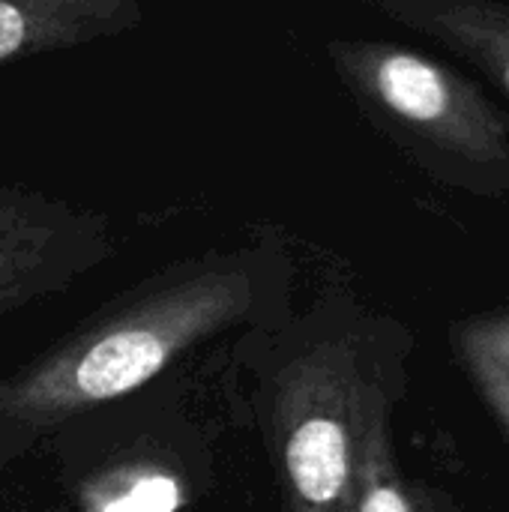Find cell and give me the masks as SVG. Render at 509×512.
<instances>
[{
  "label": "cell",
  "mask_w": 509,
  "mask_h": 512,
  "mask_svg": "<svg viewBox=\"0 0 509 512\" xmlns=\"http://www.w3.org/2000/svg\"><path fill=\"white\" fill-rule=\"evenodd\" d=\"M258 279L243 258L195 261L162 285L96 315L54 351L0 381L3 444H30L57 423L153 381L186 348L255 309Z\"/></svg>",
  "instance_id": "cell-1"
},
{
  "label": "cell",
  "mask_w": 509,
  "mask_h": 512,
  "mask_svg": "<svg viewBox=\"0 0 509 512\" xmlns=\"http://www.w3.org/2000/svg\"><path fill=\"white\" fill-rule=\"evenodd\" d=\"M354 90L438 162L509 186V132L501 111L462 75L426 54L384 42H333Z\"/></svg>",
  "instance_id": "cell-2"
},
{
  "label": "cell",
  "mask_w": 509,
  "mask_h": 512,
  "mask_svg": "<svg viewBox=\"0 0 509 512\" xmlns=\"http://www.w3.org/2000/svg\"><path fill=\"white\" fill-rule=\"evenodd\" d=\"M111 249L102 216L33 189H0V318L66 291Z\"/></svg>",
  "instance_id": "cell-3"
},
{
  "label": "cell",
  "mask_w": 509,
  "mask_h": 512,
  "mask_svg": "<svg viewBox=\"0 0 509 512\" xmlns=\"http://www.w3.org/2000/svg\"><path fill=\"white\" fill-rule=\"evenodd\" d=\"M297 420L285 435V477L297 512H354V468L363 390L339 360L303 384Z\"/></svg>",
  "instance_id": "cell-4"
},
{
  "label": "cell",
  "mask_w": 509,
  "mask_h": 512,
  "mask_svg": "<svg viewBox=\"0 0 509 512\" xmlns=\"http://www.w3.org/2000/svg\"><path fill=\"white\" fill-rule=\"evenodd\" d=\"M141 21L132 0H0V60L75 48Z\"/></svg>",
  "instance_id": "cell-5"
},
{
  "label": "cell",
  "mask_w": 509,
  "mask_h": 512,
  "mask_svg": "<svg viewBox=\"0 0 509 512\" xmlns=\"http://www.w3.org/2000/svg\"><path fill=\"white\" fill-rule=\"evenodd\" d=\"M393 21L420 30L486 72L509 96V6L489 0H384Z\"/></svg>",
  "instance_id": "cell-6"
},
{
  "label": "cell",
  "mask_w": 509,
  "mask_h": 512,
  "mask_svg": "<svg viewBox=\"0 0 509 512\" xmlns=\"http://www.w3.org/2000/svg\"><path fill=\"white\" fill-rule=\"evenodd\" d=\"M354 512H417L393 462L384 399L372 390L363 393V411H360Z\"/></svg>",
  "instance_id": "cell-7"
},
{
  "label": "cell",
  "mask_w": 509,
  "mask_h": 512,
  "mask_svg": "<svg viewBox=\"0 0 509 512\" xmlns=\"http://www.w3.org/2000/svg\"><path fill=\"white\" fill-rule=\"evenodd\" d=\"M456 354L509 435V312L465 318L453 327Z\"/></svg>",
  "instance_id": "cell-8"
},
{
  "label": "cell",
  "mask_w": 509,
  "mask_h": 512,
  "mask_svg": "<svg viewBox=\"0 0 509 512\" xmlns=\"http://www.w3.org/2000/svg\"><path fill=\"white\" fill-rule=\"evenodd\" d=\"M180 489L165 474L141 477L129 492L111 498L99 512H177Z\"/></svg>",
  "instance_id": "cell-9"
}]
</instances>
